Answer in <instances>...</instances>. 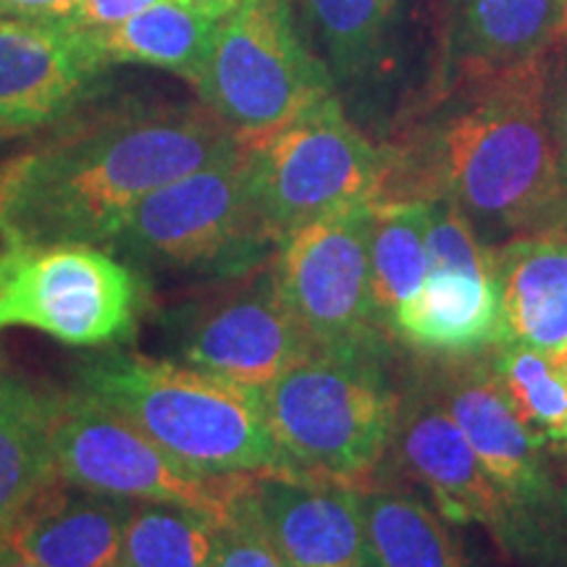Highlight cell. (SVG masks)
I'll list each match as a JSON object with an SVG mask.
<instances>
[{
  "instance_id": "836d02e7",
  "label": "cell",
  "mask_w": 567,
  "mask_h": 567,
  "mask_svg": "<svg viewBox=\"0 0 567 567\" xmlns=\"http://www.w3.org/2000/svg\"><path fill=\"white\" fill-rule=\"evenodd\" d=\"M565 38H567V21H565Z\"/></svg>"
},
{
  "instance_id": "f1b7e54d",
  "label": "cell",
  "mask_w": 567,
  "mask_h": 567,
  "mask_svg": "<svg viewBox=\"0 0 567 567\" xmlns=\"http://www.w3.org/2000/svg\"><path fill=\"white\" fill-rule=\"evenodd\" d=\"M74 6V0H0V17H55Z\"/></svg>"
},
{
  "instance_id": "4316f807",
  "label": "cell",
  "mask_w": 567,
  "mask_h": 567,
  "mask_svg": "<svg viewBox=\"0 0 567 567\" xmlns=\"http://www.w3.org/2000/svg\"><path fill=\"white\" fill-rule=\"evenodd\" d=\"M213 567H284L260 523L250 484L234 496L218 517V547Z\"/></svg>"
},
{
  "instance_id": "d4e9b609",
  "label": "cell",
  "mask_w": 567,
  "mask_h": 567,
  "mask_svg": "<svg viewBox=\"0 0 567 567\" xmlns=\"http://www.w3.org/2000/svg\"><path fill=\"white\" fill-rule=\"evenodd\" d=\"M431 271L425 200H375L371 216V274L381 321L408 302Z\"/></svg>"
},
{
  "instance_id": "7c38bea8",
  "label": "cell",
  "mask_w": 567,
  "mask_h": 567,
  "mask_svg": "<svg viewBox=\"0 0 567 567\" xmlns=\"http://www.w3.org/2000/svg\"><path fill=\"white\" fill-rule=\"evenodd\" d=\"M392 446H396L405 471L434 496L442 517L484 526L507 551L538 563L534 536L444 408L431 365L421 368L400 394Z\"/></svg>"
},
{
  "instance_id": "9a60e30c",
  "label": "cell",
  "mask_w": 567,
  "mask_h": 567,
  "mask_svg": "<svg viewBox=\"0 0 567 567\" xmlns=\"http://www.w3.org/2000/svg\"><path fill=\"white\" fill-rule=\"evenodd\" d=\"M268 542L284 567H373L363 496L354 486L302 476L250 481Z\"/></svg>"
},
{
  "instance_id": "8992f818",
  "label": "cell",
  "mask_w": 567,
  "mask_h": 567,
  "mask_svg": "<svg viewBox=\"0 0 567 567\" xmlns=\"http://www.w3.org/2000/svg\"><path fill=\"white\" fill-rule=\"evenodd\" d=\"M195 90L239 140L271 132L337 95L331 71L295 30L289 0H245L218 19Z\"/></svg>"
},
{
  "instance_id": "3957f363",
  "label": "cell",
  "mask_w": 567,
  "mask_h": 567,
  "mask_svg": "<svg viewBox=\"0 0 567 567\" xmlns=\"http://www.w3.org/2000/svg\"><path fill=\"white\" fill-rule=\"evenodd\" d=\"M76 389L97 396L205 476H289L258 389L187 363L126 352L101 354L84 365Z\"/></svg>"
},
{
  "instance_id": "44dd1931",
  "label": "cell",
  "mask_w": 567,
  "mask_h": 567,
  "mask_svg": "<svg viewBox=\"0 0 567 567\" xmlns=\"http://www.w3.org/2000/svg\"><path fill=\"white\" fill-rule=\"evenodd\" d=\"M218 19L182 0H161L137 17L105 30H87L92 45L111 63H142L197 84L208 61Z\"/></svg>"
},
{
  "instance_id": "30bf717a",
  "label": "cell",
  "mask_w": 567,
  "mask_h": 567,
  "mask_svg": "<svg viewBox=\"0 0 567 567\" xmlns=\"http://www.w3.org/2000/svg\"><path fill=\"white\" fill-rule=\"evenodd\" d=\"M266 239L239 145L140 200L111 245L151 264L208 268L245 260Z\"/></svg>"
},
{
  "instance_id": "ffe728a7",
  "label": "cell",
  "mask_w": 567,
  "mask_h": 567,
  "mask_svg": "<svg viewBox=\"0 0 567 567\" xmlns=\"http://www.w3.org/2000/svg\"><path fill=\"white\" fill-rule=\"evenodd\" d=\"M55 394L0 371V542L34 496L59 478L53 455Z\"/></svg>"
},
{
  "instance_id": "277c9868",
  "label": "cell",
  "mask_w": 567,
  "mask_h": 567,
  "mask_svg": "<svg viewBox=\"0 0 567 567\" xmlns=\"http://www.w3.org/2000/svg\"><path fill=\"white\" fill-rule=\"evenodd\" d=\"M260 396L289 476L358 486L394 442L400 392L381 350H313Z\"/></svg>"
},
{
  "instance_id": "52a82bcc",
  "label": "cell",
  "mask_w": 567,
  "mask_h": 567,
  "mask_svg": "<svg viewBox=\"0 0 567 567\" xmlns=\"http://www.w3.org/2000/svg\"><path fill=\"white\" fill-rule=\"evenodd\" d=\"M142 281L95 245H6L0 331L34 329L69 347L116 344L134 331Z\"/></svg>"
},
{
  "instance_id": "f546056e",
  "label": "cell",
  "mask_w": 567,
  "mask_h": 567,
  "mask_svg": "<svg viewBox=\"0 0 567 567\" xmlns=\"http://www.w3.org/2000/svg\"><path fill=\"white\" fill-rule=\"evenodd\" d=\"M555 140H557V153H559V166H563V179L567 187V80L563 82L555 105Z\"/></svg>"
},
{
  "instance_id": "6da1fadb",
  "label": "cell",
  "mask_w": 567,
  "mask_h": 567,
  "mask_svg": "<svg viewBox=\"0 0 567 567\" xmlns=\"http://www.w3.org/2000/svg\"><path fill=\"white\" fill-rule=\"evenodd\" d=\"M237 147V134L203 103H84L0 168V237L111 245L140 200Z\"/></svg>"
},
{
  "instance_id": "d6a6232c",
  "label": "cell",
  "mask_w": 567,
  "mask_h": 567,
  "mask_svg": "<svg viewBox=\"0 0 567 567\" xmlns=\"http://www.w3.org/2000/svg\"><path fill=\"white\" fill-rule=\"evenodd\" d=\"M563 515L567 517V488H565V494H563Z\"/></svg>"
},
{
  "instance_id": "ba28073f",
  "label": "cell",
  "mask_w": 567,
  "mask_h": 567,
  "mask_svg": "<svg viewBox=\"0 0 567 567\" xmlns=\"http://www.w3.org/2000/svg\"><path fill=\"white\" fill-rule=\"evenodd\" d=\"M373 203L337 210L279 243L274 279L316 350H381L384 321L371 274Z\"/></svg>"
},
{
  "instance_id": "7a4b0ae2",
  "label": "cell",
  "mask_w": 567,
  "mask_h": 567,
  "mask_svg": "<svg viewBox=\"0 0 567 567\" xmlns=\"http://www.w3.org/2000/svg\"><path fill=\"white\" fill-rule=\"evenodd\" d=\"M400 172L394 200H450L481 239L565 231L567 187L544 63L457 74L413 145L400 158L386 153V179Z\"/></svg>"
},
{
  "instance_id": "4fadbf2b",
  "label": "cell",
  "mask_w": 567,
  "mask_h": 567,
  "mask_svg": "<svg viewBox=\"0 0 567 567\" xmlns=\"http://www.w3.org/2000/svg\"><path fill=\"white\" fill-rule=\"evenodd\" d=\"M111 63L61 17H0V137L59 124L101 92Z\"/></svg>"
},
{
  "instance_id": "5b68a950",
  "label": "cell",
  "mask_w": 567,
  "mask_h": 567,
  "mask_svg": "<svg viewBox=\"0 0 567 567\" xmlns=\"http://www.w3.org/2000/svg\"><path fill=\"white\" fill-rule=\"evenodd\" d=\"M239 145L260 224L276 245L305 224L384 193L386 153L347 118L337 95Z\"/></svg>"
},
{
  "instance_id": "2e32d148",
  "label": "cell",
  "mask_w": 567,
  "mask_h": 567,
  "mask_svg": "<svg viewBox=\"0 0 567 567\" xmlns=\"http://www.w3.org/2000/svg\"><path fill=\"white\" fill-rule=\"evenodd\" d=\"M132 502L87 492L61 476L34 496L3 538L40 567H122Z\"/></svg>"
},
{
  "instance_id": "e0dca14e",
  "label": "cell",
  "mask_w": 567,
  "mask_h": 567,
  "mask_svg": "<svg viewBox=\"0 0 567 567\" xmlns=\"http://www.w3.org/2000/svg\"><path fill=\"white\" fill-rule=\"evenodd\" d=\"M386 331L442 358L492 350L505 339L496 274L431 268L421 289L389 316Z\"/></svg>"
},
{
  "instance_id": "4dcf8cb0",
  "label": "cell",
  "mask_w": 567,
  "mask_h": 567,
  "mask_svg": "<svg viewBox=\"0 0 567 567\" xmlns=\"http://www.w3.org/2000/svg\"><path fill=\"white\" fill-rule=\"evenodd\" d=\"M182 3L193 6V9H197L200 13H205V17H210V19H224L226 13H231L234 9H239V6H243L245 0H182Z\"/></svg>"
},
{
  "instance_id": "8fae6325",
  "label": "cell",
  "mask_w": 567,
  "mask_h": 567,
  "mask_svg": "<svg viewBox=\"0 0 567 567\" xmlns=\"http://www.w3.org/2000/svg\"><path fill=\"white\" fill-rule=\"evenodd\" d=\"M434 379L444 408L484 471L534 536L538 563H547L557 555L563 496L547 467L544 442L509 408L488 363H478L473 354L446 358L434 365Z\"/></svg>"
},
{
  "instance_id": "ac0fdd59",
  "label": "cell",
  "mask_w": 567,
  "mask_h": 567,
  "mask_svg": "<svg viewBox=\"0 0 567 567\" xmlns=\"http://www.w3.org/2000/svg\"><path fill=\"white\" fill-rule=\"evenodd\" d=\"M567 0H446V66L457 74L526 66L565 40Z\"/></svg>"
},
{
  "instance_id": "1f68e13d",
  "label": "cell",
  "mask_w": 567,
  "mask_h": 567,
  "mask_svg": "<svg viewBox=\"0 0 567 567\" xmlns=\"http://www.w3.org/2000/svg\"><path fill=\"white\" fill-rule=\"evenodd\" d=\"M0 567H40V565H34L32 559L21 557L17 549H11L9 544L0 542Z\"/></svg>"
},
{
  "instance_id": "e575fe53",
  "label": "cell",
  "mask_w": 567,
  "mask_h": 567,
  "mask_svg": "<svg viewBox=\"0 0 567 567\" xmlns=\"http://www.w3.org/2000/svg\"><path fill=\"white\" fill-rule=\"evenodd\" d=\"M563 446H565V450H567V442H565V444H563Z\"/></svg>"
},
{
  "instance_id": "603a6c76",
  "label": "cell",
  "mask_w": 567,
  "mask_h": 567,
  "mask_svg": "<svg viewBox=\"0 0 567 567\" xmlns=\"http://www.w3.org/2000/svg\"><path fill=\"white\" fill-rule=\"evenodd\" d=\"M218 517L221 513L176 502H132L122 567H213Z\"/></svg>"
},
{
  "instance_id": "83f0119b",
  "label": "cell",
  "mask_w": 567,
  "mask_h": 567,
  "mask_svg": "<svg viewBox=\"0 0 567 567\" xmlns=\"http://www.w3.org/2000/svg\"><path fill=\"white\" fill-rule=\"evenodd\" d=\"M161 0H74L63 13L55 17L66 19L69 24L80 27V30H105V27H116L122 21L137 17L140 11L151 9Z\"/></svg>"
},
{
  "instance_id": "cb8c5ba5",
  "label": "cell",
  "mask_w": 567,
  "mask_h": 567,
  "mask_svg": "<svg viewBox=\"0 0 567 567\" xmlns=\"http://www.w3.org/2000/svg\"><path fill=\"white\" fill-rule=\"evenodd\" d=\"M329 66L342 80H365L384 66L402 0H302Z\"/></svg>"
},
{
  "instance_id": "9c48e42d",
  "label": "cell",
  "mask_w": 567,
  "mask_h": 567,
  "mask_svg": "<svg viewBox=\"0 0 567 567\" xmlns=\"http://www.w3.org/2000/svg\"><path fill=\"white\" fill-rule=\"evenodd\" d=\"M53 455L63 481L130 502H176L224 513L250 484V478H218L193 471L82 389L55 394Z\"/></svg>"
},
{
  "instance_id": "484cf974",
  "label": "cell",
  "mask_w": 567,
  "mask_h": 567,
  "mask_svg": "<svg viewBox=\"0 0 567 567\" xmlns=\"http://www.w3.org/2000/svg\"><path fill=\"white\" fill-rule=\"evenodd\" d=\"M496 384L526 429L544 444L567 442V365L557 354L502 339L492 347Z\"/></svg>"
},
{
  "instance_id": "d6986e66",
  "label": "cell",
  "mask_w": 567,
  "mask_h": 567,
  "mask_svg": "<svg viewBox=\"0 0 567 567\" xmlns=\"http://www.w3.org/2000/svg\"><path fill=\"white\" fill-rule=\"evenodd\" d=\"M505 339L567 350V234H528L494 250Z\"/></svg>"
},
{
  "instance_id": "5bb4252c",
  "label": "cell",
  "mask_w": 567,
  "mask_h": 567,
  "mask_svg": "<svg viewBox=\"0 0 567 567\" xmlns=\"http://www.w3.org/2000/svg\"><path fill=\"white\" fill-rule=\"evenodd\" d=\"M316 347L284 305L274 271L216 302L184 337V360L264 392Z\"/></svg>"
},
{
  "instance_id": "7402d4cb",
  "label": "cell",
  "mask_w": 567,
  "mask_h": 567,
  "mask_svg": "<svg viewBox=\"0 0 567 567\" xmlns=\"http://www.w3.org/2000/svg\"><path fill=\"white\" fill-rule=\"evenodd\" d=\"M360 496L373 567H476L442 515L417 496L389 488Z\"/></svg>"
}]
</instances>
